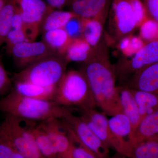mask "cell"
I'll list each match as a JSON object with an SVG mask.
<instances>
[{"instance_id": "40", "label": "cell", "mask_w": 158, "mask_h": 158, "mask_svg": "<svg viewBox=\"0 0 158 158\" xmlns=\"http://www.w3.org/2000/svg\"><path fill=\"white\" fill-rule=\"evenodd\" d=\"M58 158H73V157L72 156L71 152L70 153L66 155L60 157H58Z\"/></svg>"}, {"instance_id": "28", "label": "cell", "mask_w": 158, "mask_h": 158, "mask_svg": "<svg viewBox=\"0 0 158 158\" xmlns=\"http://www.w3.org/2000/svg\"><path fill=\"white\" fill-rule=\"evenodd\" d=\"M64 29L72 40L83 38V19L76 15L69 21Z\"/></svg>"}, {"instance_id": "33", "label": "cell", "mask_w": 158, "mask_h": 158, "mask_svg": "<svg viewBox=\"0 0 158 158\" xmlns=\"http://www.w3.org/2000/svg\"><path fill=\"white\" fill-rule=\"evenodd\" d=\"M145 43L139 35H131V40L129 48L128 57H132L141 50L145 44Z\"/></svg>"}, {"instance_id": "34", "label": "cell", "mask_w": 158, "mask_h": 158, "mask_svg": "<svg viewBox=\"0 0 158 158\" xmlns=\"http://www.w3.org/2000/svg\"><path fill=\"white\" fill-rule=\"evenodd\" d=\"M11 85V80L0 59V94L6 93Z\"/></svg>"}, {"instance_id": "12", "label": "cell", "mask_w": 158, "mask_h": 158, "mask_svg": "<svg viewBox=\"0 0 158 158\" xmlns=\"http://www.w3.org/2000/svg\"><path fill=\"white\" fill-rule=\"evenodd\" d=\"M109 128L121 148V155L131 158L133 148L134 131L129 118L123 113L108 118Z\"/></svg>"}, {"instance_id": "30", "label": "cell", "mask_w": 158, "mask_h": 158, "mask_svg": "<svg viewBox=\"0 0 158 158\" xmlns=\"http://www.w3.org/2000/svg\"><path fill=\"white\" fill-rule=\"evenodd\" d=\"M132 9L137 22L138 28L144 22L149 18L142 0H128Z\"/></svg>"}, {"instance_id": "11", "label": "cell", "mask_w": 158, "mask_h": 158, "mask_svg": "<svg viewBox=\"0 0 158 158\" xmlns=\"http://www.w3.org/2000/svg\"><path fill=\"white\" fill-rule=\"evenodd\" d=\"M81 116L94 133L110 148H113L120 154L121 148L109 128L108 118L104 113L94 109L81 110Z\"/></svg>"}, {"instance_id": "35", "label": "cell", "mask_w": 158, "mask_h": 158, "mask_svg": "<svg viewBox=\"0 0 158 158\" xmlns=\"http://www.w3.org/2000/svg\"><path fill=\"white\" fill-rule=\"evenodd\" d=\"M145 6L148 15L158 23V0H142Z\"/></svg>"}, {"instance_id": "9", "label": "cell", "mask_w": 158, "mask_h": 158, "mask_svg": "<svg viewBox=\"0 0 158 158\" xmlns=\"http://www.w3.org/2000/svg\"><path fill=\"white\" fill-rule=\"evenodd\" d=\"M23 21L24 32L29 41H35L44 18L52 8L44 0H14Z\"/></svg>"}, {"instance_id": "4", "label": "cell", "mask_w": 158, "mask_h": 158, "mask_svg": "<svg viewBox=\"0 0 158 158\" xmlns=\"http://www.w3.org/2000/svg\"><path fill=\"white\" fill-rule=\"evenodd\" d=\"M68 63L64 57L52 55L15 73L14 81L29 82L44 87H57L66 72Z\"/></svg>"}, {"instance_id": "10", "label": "cell", "mask_w": 158, "mask_h": 158, "mask_svg": "<svg viewBox=\"0 0 158 158\" xmlns=\"http://www.w3.org/2000/svg\"><path fill=\"white\" fill-rule=\"evenodd\" d=\"M9 55L16 66L23 69L45 57L57 54L42 40L19 44L12 48Z\"/></svg>"}, {"instance_id": "21", "label": "cell", "mask_w": 158, "mask_h": 158, "mask_svg": "<svg viewBox=\"0 0 158 158\" xmlns=\"http://www.w3.org/2000/svg\"><path fill=\"white\" fill-rule=\"evenodd\" d=\"M93 49L83 38L73 40L64 57L68 63L73 62L84 63L91 56Z\"/></svg>"}, {"instance_id": "42", "label": "cell", "mask_w": 158, "mask_h": 158, "mask_svg": "<svg viewBox=\"0 0 158 158\" xmlns=\"http://www.w3.org/2000/svg\"><path fill=\"white\" fill-rule=\"evenodd\" d=\"M119 158H127L126 157L120 155V156H119Z\"/></svg>"}, {"instance_id": "41", "label": "cell", "mask_w": 158, "mask_h": 158, "mask_svg": "<svg viewBox=\"0 0 158 158\" xmlns=\"http://www.w3.org/2000/svg\"><path fill=\"white\" fill-rule=\"evenodd\" d=\"M82 1V0H70L71 5V4H72L73 3L80 2V1Z\"/></svg>"}, {"instance_id": "17", "label": "cell", "mask_w": 158, "mask_h": 158, "mask_svg": "<svg viewBox=\"0 0 158 158\" xmlns=\"http://www.w3.org/2000/svg\"><path fill=\"white\" fill-rule=\"evenodd\" d=\"M117 90L122 113L129 119L134 133L141 121L138 106L130 88L118 85Z\"/></svg>"}, {"instance_id": "24", "label": "cell", "mask_w": 158, "mask_h": 158, "mask_svg": "<svg viewBox=\"0 0 158 158\" xmlns=\"http://www.w3.org/2000/svg\"><path fill=\"white\" fill-rule=\"evenodd\" d=\"M30 129L34 136L40 152L46 158H57V153L47 134L40 127L30 124Z\"/></svg>"}, {"instance_id": "37", "label": "cell", "mask_w": 158, "mask_h": 158, "mask_svg": "<svg viewBox=\"0 0 158 158\" xmlns=\"http://www.w3.org/2000/svg\"><path fill=\"white\" fill-rule=\"evenodd\" d=\"M46 2L55 9L62 10L65 6L71 5L70 0H45Z\"/></svg>"}, {"instance_id": "20", "label": "cell", "mask_w": 158, "mask_h": 158, "mask_svg": "<svg viewBox=\"0 0 158 158\" xmlns=\"http://www.w3.org/2000/svg\"><path fill=\"white\" fill-rule=\"evenodd\" d=\"M158 135V110L142 118L133 135L134 147L144 140Z\"/></svg>"}, {"instance_id": "5", "label": "cell", "mask_w": 158, "mask_h": 158, "mask_svg": "<svg viewBox=\"0 0 158 158\" xmlns=\"http://www.w3.org/2000/svg\"><path fill=\"white\" fill-rule=\"evenodd\" d=\"M107 30L104 36L108 44H116L138 28L135 14L128 0H111Z\"/></svg>"}, {"instance_id": "7", "label": "cell", "mask_w": 158, "mask_h": 158, "mask_svg": "<svg viewBox=\"0 0 158 158\" xmlns=\"http://www.w3.org/2000/svg\"><path fill=\"white\" fill-rule=\"evenodd\" d=\"M22 119L6 114L5 120L0 126L11 141L15 150L26 158H40L35 139L30 125L23 126Z\"/></svg>"}, {"instance_id": "26", "label": "cell", "mask_w": 158, "mask_h": 158, "mask_svg": "<svg viewBox=\"0 0 158 158\" xmlns=\"http://www.w3.org/2000/svg\"><path fill=\"white\" fill-rule=\"evenodd\" d=\"M131 158H158V135L134 147Z\"/></svg>"}, {"instance_id": "25", "label": "cell", "mask_w": 158, "mask_h": 158, "mask_svg": "<svg viewBox=\"0 0 158 158\" xmlns=\"http://www.w3.org/2000/svg\"><path fill=\"white\" fill-rule=\"evenodd\" d=\"M15 8L14 0H8L0 12V47L5 44L7 35L12 29L11 21Z\"/></svg>"}, {"instance_id": "18", "label": "cell", "mask_w": 158, "mask_h": 158, "mask_svg": "<svg viewBox=\"0 0 158 158\" xmlns=\"http://www.w3.org/2000/svg\"><path fill=\"white\" fill-rule=\"evenodd\" d=\"M14 82V90L22 96L43 100H54L57 87H43L27 82Z\"/></svg>"}, {"instance_id": "36", "label": "cell", "mask_w": 158, "mask_h": 158, "mask_svg": "<svg viewBox=\"0 0 158 158\" xmlns=\"http://www.w3.org/2000/svg\"><path fill=\"white\" fill-rule=\"evenodd\" d=\"M11 27H12V29L23 30V21L16 6L15 11L12 19Z\"/></svg>"}, {"instance_id": "32", "label": "cell", "mask_w": 158, "mask_h": 158, "mask_svg": "<svg viewBox=\"0 0 158 158\" xmlns=\"http://www.w3.org/2000/svg\"><path fill=\"white\" fill-rule=\"evenodd\" d=\"M71 152L73 158H100L88 148L73 141Z\"/></svg>"}, {"instance_id": "13", "label": "cell", "mask_w": 158, "mask_h": 158, "mask_svg": "<svg viewBox=\"0 0 158 158\" xmlns=\"http://www.w3.org/2000/svg\"><path fill=\"white\" fill-rule=\"evenodd\" d=\"M59 118H51L41 121L40 127L47 134L57 153V158L71 151L72 141Z\"/></svg>"}, {"instance_id": "39", "label": "cell", "mask_w": 158, "mask_h": 158, "mask_svg": "<svg viewBox=\"0 0 158 158\" xmlns=\"http://www.w3.org/2000/svg\"><path fill=\"white\" fill-rule=\"evenodd\" d=\"M8 0H0V12L4 8Z\"/></svg>"}, {"instance_id": "3", "label": "cell", "mask_w": 158, "mask_h": 158, "mask_svg": "<svg viewBox=\"0 0 158 158\" xmlns=\"http://www.w3.org/2000/svg\"><path fill=\"white\" fill-rule=\"evenodd\" d=\"M53 101L62 106H75L81 110L96 106L87 79L81 70L65 72L57 86Z\"/></svg>"}, {"instance_id": "14", "label": "cell", "mask_w": 158, "mask_h": 158, "mask_svg": "<svg viewBox=\"0 0 158 158\" xmlns=\"http://www.w3.org/2000/svg\"><path fill=\"white\" fill-rule=\"evenodd\" d=\"M120 85L158 96V62L137 72Z\"/></svg>"}, {"instance_id": "19", "label": "cell", "mask_w": 158, "mask_h": 158, "mask_svg": "<svg viewBox=\"0 0 158 158\" xmlns=\"http://www.w3.org/2000/svg\"><path fill=\"white\" fill-rule=\"evenodd\" d=\"M72 40L64 28L51 30L43 34V41L55 53L62 57Z\"/></svg>"}, {"instance_id": "23", "label": "cell", "mask_w": 158, "mask_h": 158, "mask_svg": "<svg viewBox=\"0 0 158 158\" xmlns=\"http://www.w3.org/2000/svg\"><path fill=\"white\" fill-rule=\"evenodd\" d=\"M76 15L71 11L53 9L47 15L43 21L40 32L43 34L51 30L64 28L69 21Z\"/></svg>"}, {"instance_id": "6", "label": "cell", "mask_w": 158, "mask_h": 158, "mask_svg": "<svg viewBox=\"0 0 158 158\" xmlns=\"http://www.w3.org/2000/svg\"><path fill=\"white\" fill-rule=\"evenodd\" d=\"M62 120L72 141L88 148L100 158H109L110 148L94 133L81 116L70 112Z\"/></svg>"}, {"instance_id": "29", "label": "cell", "mask_w": 158, "mask_h": 158, "mask_svg": "<svg viewBox=\"0 0 158 158\" xmlns=\"http://www.w3.org/2000/svg\"><path fill=\"white\" fill-rule=\"evenodd\" d=\"M29 41L23 30L11 29L6 37L5 44L7 53L9 54L11 49L19 44Z\"/></svg>"}, {"instance_id": "27", "label": "cell", "mask_w": 158, "mask_h": 158, "mask_svg": "<svg viewBox=\"0 0 158 158\" xmlns=\"http://www.w3.org/2000/svg\"><path fill=\"white\" fill-rule=\"evenodd\" d=\"M139 36L145 43L158 42V23L148 18L139 27Z\"/></svg>"}, {"instance_id": "15", "label": "cell", "mask_w": 158, "mask_h": 158, "mask_svg": "<svg viewBox=\"0 0 158 158\" xmlns=\"http://www.w3.org/2000/svg\"><path fill=\"white\" fill-rule=\"evenodd\" d=\"M109 12H104L93 18L83 19L82 37L93 48L98 45L103 37Z\"/></svg>"}, {"instance_id": "1", "label": "cell", "mask_w": 158, "mask_h": 158, "mask_svg": "<svg viewBox=\"0 0 158 158\" xmlns=\"http://www.w3.org/2000/svg\"><path fill=\"white\" fill-rule=\"evenodd\" d=\"M80 70L87 79L96 106L111 116L123 113L116 85L117 79L110 60L109 45L104 35Z\"/></svg>"}, {"instance_id": "2", "label": "cell", "mask_w": 158, "mask_h": 158, "mask_svg": "<svg viewBox=\"0 0 158 158\" xmlns=\"http://www.w3.org/2000/svg\"><path fill=\"white\" fill-rule=\"evenodd\" d=\"M0 111L28 121H43L51 118L62 119L70 113L54 101L43 100L22 96L14 90L0 99Z\"/></svg>"}, {"instance_id": "31", "label": "cell", "mask_w": 158, "mask_h": 158, "mask_svg": "<svg viewBox=\"0 0 158 158\" xmlns=\"http://www.w3.org/2000/svg\"><path fill=\"white\" fill-rule=\"evenodd\" d=\"M15 151L8 136L0 127V158H11Z\"/></svg>"}, {"instance_id": "22", "label": "cell", "mask_w": 158, "mask_h": 158, "mask_svg": "<svg viewBox=\"0 0 158 158\" xmlns=\"http://www.w3.org/2000/svg\"><path fill=\"white\" fill-rule=\"evenodd\" d=\"M130 89L138 106L141 120L145 116L158 110V95L147 91Z\"/></svg>"}, {"instance_id": "16", "label": "cell", "mask_w": 158, "mask_h": 158, "mask_svg": "<svg viewBox=\"0 0 158 158\" xmlns=\"http://www.w3.org/2000/svg\"><path fill=\"white\" fill-rule=\"evenodd\" d=\"M111 0H82L70 5L71 11L83 19H90L110 10Z\"/></svg>"}, {"instance_id": "43", "label": "cell", "mask_w": 158, "mask_h": 158, "mask_svg": "<svg viewBox=\"0 0 158 158\" xmlns=\"http://www.w3.org/2000/svg\"><path fill=\"white\" fill-rule=\"evenodd\" d=\"M46 158L44 157H43V156H42V157H41V158Z\"/></svg>"}, {"instance_id": "38", "label": "cell", "mask_w": 158, "mask_h": 158, "mask_svg": "<svg viewBox=\"0 0 158 158\" xmlns=\"http://www.w3.org/2000/svg\"><path fill=\"white\" fill-rule=\"evenodd\" d=\"M11 158H26L23 155L19 152H18L16 151H15Z\"/></svg>"}, {"instance_id": "8", "label": "cell", "mask_w": 158, "mask_h": 158, "mask_svg": "<svg viewBox=\"0 0 158 158\" xmlns=\"http://www.w3.org/2000/svg\"><path fill=\"white\" fill-rule=\"evenodd\" d=\"M130 59L121 56L113 64L116 77L122 83L138 71L158 62V42L147 43Z\"/></svg>"}]
</instances>
